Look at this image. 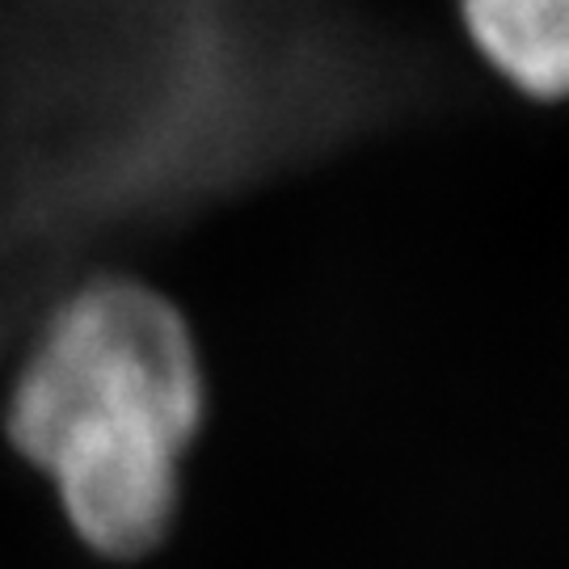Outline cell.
<instances>
[{"instance_id":"6da1fadb","label":"cell","mask_w":569,"mask_h":569,"mask_svg":"<svg viewBox=\"0 0 569 569\" xmlns=\"http://www.w3.org/2000/svg\"><path fill=\"white\" fill-rule=\"evenodd\" d=\"M207 422L199 326L131 270H93L60 291L0 397L4 448L51 489L68 540L119 569L178 531Z\"/></svg>"},{"instance_id":"7a4b0ae2","label":"cell","mask_w":569,"mask_h":569,"mask_svg":"<svg viewBox=\"0 0 569 569\" xmlns=\"http://www.w3.org/2000/svg\"><path fill=\"white\" fill-rule=\"evenodd\" d=\"M460 21L510 89L569 102V0H460Z\"/></svg>"}]
</instances>
